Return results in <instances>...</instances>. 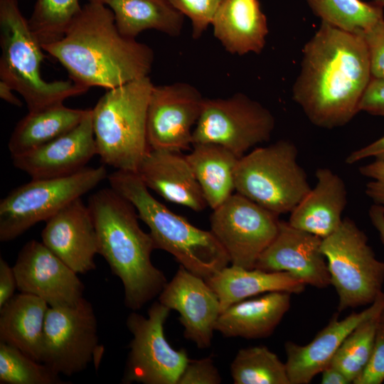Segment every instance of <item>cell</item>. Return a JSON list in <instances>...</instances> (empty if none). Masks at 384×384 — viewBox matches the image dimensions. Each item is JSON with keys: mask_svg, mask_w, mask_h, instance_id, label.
<instances>
[{"mask_svg": "<svg viewBox=\"0 0 384 384\" xmlns=\"http://www.w3.org/2000/svg\"><path fill=\"white\" fill-rule=\"evenodd\" d=\"M368 216L373 227L377 230L380 240L384 245V210L379 206L373 204L368 210Z\"/></svg>", "mask_w": 384, "mask_h": 384, "instance_id": "ee69618b", "label": "cell"}, {"mask_svg": "<svg viewBox=\"0 0 384 384\" xmlns=\"http://www.w3.org/2000/svg\"><path fill=\"white\" fill-rule=\"evenodd\" d=\"M97 319L84 297L71 306H49L45 321L41 362L53 372L71 376L101 358Z\"/></svg>", "mask_w": 384, "mask_h": 384, "instance_id": "7c38bea8", "label": "cell"}, {"mask_svg": "<svg viewBox=\"0 0 384 384\" xmlns=\"http://www.w3.org/2000/svg\"><path fill=\"white\" fill-rule=\"evenodd\" d=\"M230 370L235 384H291L285 363L265 346L240 349Z\"/></svg>", "mask_w": 384, "mask_h": 384, "instance_id": "f546056e", "label": "cell"}, {"mask_svg": "<svg viewBox=\"0 0 384 384\" xmlns=\"http://www.w3.org/2000/svg\"><path fill=\"white\" fill-rule=\"evenodd\" d=\"M211 26L213 36L230 54H260L269 32L259 0H223Z\"/></svg>", "mask_w": 384, "mask_h": 384, "instance_id": "603a6c76", "label": "cell"}, {"mask_svg": "<svg viewBox=\"0 0 384 384\" xmlns=\"http://www.w3.org/2000/svg\"><path fill=\"white\" fill-rule=\"evenodd\" d=\"M322 238L280 220L277 234L257 260L255 268L287 272L306 285L325 288L331 284Z\"/></svg>", "mask_w": 384, "mask_h": 384, "instance_id": "e0dca14e", "label": "cell"}, {"mask_svg": "<svg viewBox=\"0 0 384 384\" xmlns=\"http://www.w3.org/2000/svg\"><path fill=\"white\" fill-rule=\"evenodd\" d=\"M360 174L367 178L365 193L373 204L384 210V161L374 160L359 167Z\"/></svg>", "mask_w": 384, "mask_h": 384, "instance_id": "f35d334b", "label": "cell"}, {"mask_svg": "<svg viewBox=\"0 0 384 384\" xmlns=\"http://www.w3.org/2000/svg\"><path fill=\"white\" fill-rule=\"evenodd\" d=\"M1 384H63L59 375L18 348L0 341Z\"/></svg>", "mask_w": 384, "mask_h": 384, "instance_id": "836d02e7", "label": "cell"}, {"mask_svg": "<svg viewBox=\"0 0 384 384\" xmlns=\"http://www.w3.org/2000/svg\"><path fill=\"white\" fill-rule=\"evenodd\" d=\"M220 373L210 356L200 359L188 358L177 384H219Z\"/></svg>", "mask_w": 384, "mask_h": 384, "instance_id": "8d00e7d4", "label": "cell"}, {"mask_svg": "<svg viewBox=\"0 0 384 384\" xmlns=\"http://www.w3.org/2000/svg\"><path fill=\"white\" fill-rule=\"evenodd\" d=\"M107 177L104 165L86 166L63 177L31 178L14 188L0 201V240H13L35 224L46 221Z\"/></svg>", "mask_w": 384, "mask_h": 384, "instance_id": "9c48e42d", "label": "cell"}, {"mask_svg": "<svg viewBox=\"0 0 384 384\" xmlns=\"http://www.w3.org/2000/svg\"><path fill=\"white\" fill-rule=\"evenodd\" d=\"M322 21L362 34L384 18L383 8L361 0H306Z\"/></svg>", "mask_w": 384, "mask_h": 384, "instance_id": "4dcf8cb0", "label": "cell"}, {"mask_svg": "<svg viewBox=\"0 0 384 384\" xmlns=\"http://www.w3.org/2000/svg\"><path fill=\"white\" fill-rule=\"evenodd\" d=\"M107 180L110 187L135 208L139 218L149 228L156 249L171 254L179 265L206 280L230 263L210 230L198 228L170 210L150 193L137 173L116 170Z\"/></svg>", "mask_w": 384, "mask_h": 384, "instance_id": "277c9868", "label": "cell"}, {"mask_svg": "<svg viewBox=\"0 0 384 384\" xmlns=\"http://www.w3.org/2000/svg\"><path fill=\"white\" fill-rule=\"evenodd\" d=\"M184 16L189 18L192 37L198 39L211 26L214 16L223 0H169Z\"/></svg>", "mask_w": 384, "mask_h": 384, "instance_id": "e575fe53", "label": "cell"}, {"mask_svg": "<svg viewBox=\"0 0 384 384\" xmlns=\"http://www.w3.org/2000/svg\"><path fill=\"white\" fill-rule=\"evenodd\" d=\"M375 4L383 8L384 7V0H373Z\"/></svg>", "mask_w": 384, "mask_h": 384, "instance_id": "7dc6e473", "label": "cell"}, {"mask_svg": "<svg viewBox=\"0 0 384 384\" xmlns=\"http://www.w3.org/2000/svg\"><path fill=\"white\" fill-rule=\"evenodd\" d=\"M217 294L220 310L247 299L272 292H302L306 284L287 272H266L231 265L206 280Z\"/></svg>", "mask_w": 384, "mask_h": 384, "instance_id": "d4e9b609", "label": "cell"}, {"mask_svg": "<svg viewBox=\"0 0 384 384\" xmlns=\"http://www.w3.org/2000/svg\"><path fill=\"white\" fill-rule=\"evenodd\" d=\"M368 158L384 161V135L368 145L351 152L345 161L347 164H354Z\"/></svg>", "mask_w": 384, "mask_h": 384, "instance_id": "b9f144b4", "label": "cell"}, {"mask_svg": "<svg viewBox=\"0 0 384 384\" xmlns=\"http://www.w3.org/2000/svg\"><path fill=\"white\" fill-rule=\"evenodd\" d=\"M315 177V186L290 212L288 222L323 239L342 223L348 191L342 178L329 168H318Z\"/></svg>", "mask_w": 384, "mask_h": 384, "instance_id": "7402d4cb", "label": "cell"}, {"mask_svg": "<svg viewBox=\"0 0 384 384\" xmlns=\"http://www.w3.org/2000/svg\"><path fill=\"white\" fill-rule=\"evenodd\" d=\"M87 206L96 228L98 254L121 280L126 306L142 309L168 282L151 262L156 247L151 235L141 228L133 205L111 187L92 194Z\"/></svg>", "mask_w": 384, "mask_h": 384, "instance_id": "3957f363", "label": "cell"}, {"mask_svg": "<svg viewBox=\"0 0 384 384\" xmlns=\"http://www.w3.org/2000/svg\"><path fill=\"white\" fill-rule=\"evenodd\" d=\"M200 185L208 206L214 210L235 189V171L238 158L215 144H194L186 155Z\"/></svg>", "mask_w": 384, "mask_h": 384, "instance_id": "83f0119b", "label": "cell"}, {"mask_svg": "<svg viewBox=\"0 0 384 384\" xmlns=\"http://www.w3.org/2000/svg\"><path fill=\"white\" fill-rule=\"evenodd\" d=\"M213 210L210 230L225 250L231 265L255 268L277 234L279 216L238 193Z\"/></svg>", "mask_w": 384, "mask_h": 384, "instance_id": "4fadbf2b", "label": "cell"}, {"mask_svg": "<svg viewBox=\"0 0 384 384\" xmlns=\"http://www.w3.org/2000/svg\"><path fill=\"white\" fill-rule=\"evenodd\" d=\"M311 188L297 147L287 139L255 148L238 159L235 171L237 193L278 216L290 213Z\"/></svg>", "mask_w": 384, "mask_h": 384, "instance_id": "52a82bcc", "label": "cell"}, {"mask_svg": "<svg viewBox=\"0 0 384 384\" xmlns=\"http://www.w3.org/2000/svg\"><path fill=\"white\" fill-rule=\"evenodd\" d=\"M380 312L355 327L341 343L330 363L343 372L351 383L362 374L370 360Z\"/></svg>", "mask_w": 384, "mask_h": 384, "instance_id": "1f68e13d", "label": "cell"}, {"mask_svg": "<svg viewBox=\"0 0 384 384\" xmlns=\"http://www.w3.org/2000/svg\"><path fill=\"white\" fill-rule=\"evenodd\" d=\"M291 304V293L272 292L237 302L220 312L215 331L225 337L257 339L270 336Z\"/></svg>", "mask_w": 384, "mask_h": 384, "instance_id": "cb8c5ba5", "label": "cell"}, {"mask_svg": "<svg viewBox=\"0 0 384 384\" xmlns=\"http://www.w3.org/2000/svg\"><path fill=\"white\" fill-rule=\"evenodd\" d=\"M97 155L92 109L73 129L23 155L14 157V166L32 179L63 177L86 167Z\"/></svg>", "mask_w": 384, "mask_h": 384, "instance_id": "d6986e66", "label": "cell"}, {"mask_svg": "<svg viewBox=\"0 0 384 384\" xmlns=\"http://www.w3.org/2000/svg\"><path fill=\"white\" fill-rule=\"evenodd\" d=\"M384 381V307L380 311L370 360L353 384H381Z\"/></svg>", "mask_w": 384, "mask_h": 384, "instance_id": "d590c367", "label": "cell"}, {"mask_svg": "<svg viewBox=\"0 0 384 384\" xmlns=\"http://www.w3.org/2000/svg\"><path fill=\"white\" fill-rule=\"evenodd\" d=\"M79 0H36L28 20L41 47L60 40L80 12Z\"/></svg>", "mask_w": 384, "mask_h": 384, "instance_id": "d6a6232c", "label": "cell"}, {"mask_svg": "<svg viewBox=\"0 0 384 384\" xmlns=\"http://www.w3.org/2000/svg\"><path fill=\"white\" fill-rule=\"evenodd\" d=\"M11 89L6 83L3 81H0V97L6 102L11 104L16 107H22V102L13 94Z\"/></svg>", "mask_w": 384, "mask_h": 384, "instance_id": "f6af8a7d", "label": "cell"}, {"mask_svg": "<svg viewBox=\"0 0 384 384\" xmlns=\"http://www.w3.org/2000/svg\"><path fill=\"white\" fill-rule=\"evenodd\" d=\"M17 282L13 267L0 258V308L14 296Z\"/></svg>", "mask_w": 384, "mask_h": 384, "instance_id": "60d3db41", "label": "cell"}, {"mask_svg": "<svg viewBox=\"0 0 384 384\" xmlns=\"http://www.w3.org/2000/svg\"><path fill=\"white\" fill-rule=\"evenodd\" d=\"M362 34L322 21L304 45L292 97L315 126L331 129L347 124L371 79Z\"/></svg>", "mask_w": 384, "mask_h": 384, "instance_id": "6da1fadb", "label": "cell"}, {"mask_svg": "<svg viewBox=\"0 0 384 384\" xmlns=\"http://www.w3.org/2000/svg\"><path fill=\"white\" fill-rule=\"evenodd\" d=\"M154 85L146 76L107 90L92 109L97 155L104 165L137 173L150 149L146 117Z\"/></svg>", "mask_w": 384, "mask_h": 384, "instance_id": "5b68a950", "label": "cell"}, {"mask_svg": "<svg viewBox=\"0 0 384 384\" xmlns=\"http://www.w3.org/2000/svg\"><path fill=\"white\" fill-rule=\"evenodd\" d=\"M0 79L23 98L28 111L63 104L89 89L69 80L48 82L41 75L43 48L18 0H0Z\"/></svg>", "mask_w": 384, "mask_h": 384, "instance_id": "8992f818", "label": "cell"}, {"mask_svg": "<svg viewBox=\"0 0 384 384\" xmlns=\"http://www.w3.org/2000/svg\"><path fill=\"white\" fill-rule=\"evenodd\" d=\"M137 174L149 189L167 201L196 212L208 206L186 156L181 152L150 149Z\"/></svg>", "mask_w": 384, "mask_h": 384, "instance_id": "44dd1931", "label": "cell"}, {"mask_svg": "<svg viewBox=\"0 0 384 384\" xmlns=\"http://www.w3.org/2000/svg\"><path fill=\"white\" fill-rule=\"evenodd\" d=\"M321 250L338 297V311L370 305L383 292L384 261L376 258L367 235L352 219L344 218L322 239Z\"/></svg>", "mask_w": 384, "mask_h": 384, "instance_id": "ba28073f", "label": "cell"}, {"mask_svg": "<svg viewBox=\"0 0 384 384\" xmlns=\"http://www.w3.org/2000/svg\"><path fill=\"white\" fill-rule=\"evenodd\" d=\"M384 307V292L370 306L352 312L343 319L335 314L329 324L313 340L304 346L292 341L284 344L285 363L291 384H308L331 363L346 336L363 320L380 312Z\"/></svg>", "mask_w": 384, "mask_h": 384, "instance_id": "ffe728a7", "label": "cell"}, {"mask_svg": "<svg viewBox=\"0 0 384 384\" xmlns=\"http://www.w3.org/2000/svg\"><path fill=\"white\" fill-rule=\"evenodd\" d=\"M110 0H89V2L108 6Z\"/></svg>", "mask_w": 384, "mask_h": 384, "instance_id": "bcb514c9", "label": "cell"}, {"mask_svg": "<svg viewBox=\"0 0 384 384\" xmlns=\"http://www.w3.org/2000/svg\"><path fill=\"white\" fill-rule=\"evenodd\" d=\"M42 242L77 274L95 269L97 235L92 213L81 198L71 201L46 221Z\"/></svg>", "mask_w": 384, "mask_h": 384, "instance_id": "ac0fdd59", "label": "cell"}, {"mask_svg": "<svg viewBox=\"0 0 384 384\" xmlns=\"http://www.w3.org/2000/svg\"><path fill=\"white\" fill-rule=\"evenodd\" d=\"M42 48L66 69L70 80L87 89L110 90L149 76L154 63L149 46L119 31L109 6L91 2L60 40Z\"/></svg>", "mask_w": 384, "mask_h": 384, "instance_id": "7a4b0ae2", "label": "cell"}, {"mask_svg": "<svg viewBox=\"0 0 384 384\" xmlns=\"http://www.w3.org/2000/svg\"><path fill=\"white\" fill-rule=\"evenodd\" d=\"M87 110L67 107L63 103L28 111L9 138L11 157L27 154L71 131L81 122Z\"/></svg>", "mask_w": 384, "mask_h": 384, "instance_id": "4316f807", "label": "cell"}, {"mask_svg": "<svg viewBox=\"0 0 384 384\" xmlns=\"http://www.w3.org/2000/svg\"><path fill=\"white\" fill-rule=\"evenodd\" d=\"M48 304L27 293L14 294L0 308V341L41 362Z\"/></svg>", "mask_w": 384, "mask_h": 384, "instance_id": "484cf974", "label": "cell"}, {"mask_svg": "<svg viewBox=\"0 0 384 384\" xmlns=\"http://www.w3.org/2000/svg\"><path fill=\"white\" fill-rule=\"evenodd\" d=\"M171 310L159 301L145 317L131 313L126 325L132 334L124 383L177 384L188 360L184 349L176 350L168 342L164 324Z\"/></svg>", "mask_w": 384, "mask_h": 384, "instance_id": "8fae6325", "label": "cell"}, {"mask_svg": "<svg viewBox=\"0 0 384 384\" xmlns=\"http://www.w3.org/2000/svg\"><path fill=\"white\" fill-rule=\"evenodd\" d=\"M13 269L17 289L43 299L49 306H71L83 298L84 285L78 274L42 242H26Z\"/></svg>", "mask_w": 384, "mask_h": 384, "instance_id": "9a60e30c", "label": "cell"}, {"mask_svg": "<svg viewBox=\"0 0 384 384\" xmlns=\"http://www.w3.org/2000/svg\"><path fill=\"white\" fill-rule=\"evenodd\" d=\"M274 126L272 112L243 93L204 98L193 131V144H218L240 158L252 147L267 142Z\"/></svg>", "mask_w": 384, "mask_h": 384, "instance_id": "30bf717a", "label": "cell"}, {"mask_svg": "<svg viewBox=\"0 0 384 384\" xmlns=\"http://www.w3.org/2000/svg\"><path fill=\"white\" fill-rule=\"evenodd\" d=\"M108 6L117 29L128 38L149 29L176 37L183 28L184 16L169 0H110Z\"/></svg>", "mask_w": 384, "mask_h": 384, "instance_id": "f1b7e54d", "label": "cell"}, {"mask_svg": "<svg viewBox=\"0 0 384 384\" xmlns=\"http://www.w3.org/2000/svg\"><path fill=\"white\" fill-rule=\"evenodd\" d=\"M321 383L349 384L351 382L343 372L329 364L321 371Z\"/></svg>", "mask_w": 384, "mask_h": 384, "instance_id": "7bdbcfd3", "label": "cell"}, {"mask_svg": "<svg viewBox=\"0 0 384 384\" xmlns=\"http://www.w3.org/2000/svg\"><path fill=\"white\" fill-rule=\"evenodd\" d=\"M359 111L384 117V77H371L361 100Z\"/></svg>", "mask_w": 384, "mask_h": 384, "instance_id": "ab89813d", "label": "cell"}, {"mask_svg": "<svg viewBox=\"0 0 384 384\" xmlns=\"http://www.w3.org/2000/svg\"><path fill=\"white\" fill-rule=\"evenodd\" d=\"M204 98L187 82L154 85L146 117L149 148L178 152L189 149Z\"/></svg>", "mask_w": 384, "mask_h": 384, "instance_id": "5bb4252c", "label": "cell"}, {"mask_svg": "<svg viewBox=\"0 0 384 384\" xmlns=\"http://www.w3.org/2000/svg\"><path fill=\"white\" fill-rule=\"evenodd\" d=\"M366 41L373 78L384 77V18L362 33Z\"/></svg>", "mask_w": 384, "mask_h": 384, "instance_id": "74e56055", "label": "cell"}, {"mask_svg": "<svg viewBox=\"0 0 384 384\" xmlns=\"http://www.w3.org/2000/svg\"><path fill=\"white\" fill-rule=\"evenodd\" d=\"M159 302L178 313L186 339L199 348L210 346L221 310L217 294L206 279L179 265L159 294Z\"/></svg>", "mask_w": 384, "mask_h": 384, "instance_id": "2e32d148", "label": "cell"}]
</instances>
